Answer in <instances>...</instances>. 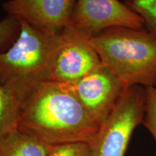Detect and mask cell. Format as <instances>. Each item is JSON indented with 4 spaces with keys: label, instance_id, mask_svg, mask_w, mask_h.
<instances>
[{
    "label": "cell",
    "instance_id": "6da1fadb",
    "mask_svg": "<svg viewBox=\"0 0 156 156\" xmlns=\"http://www.w3.org/2000/svg\"><path fill=\"white\" fill-rule=\"evenodd\" d=\"M100 125L91 118L70 84H41L20 116L17 130L50 146L93 141Z\"/></svg>",
    "mask_w": 156,
    "mask_h": 156
},
{
    "label": "cell",
    "instance_id": "7a4b0ae2",
    "mask_svg": "<svg viewBox=\"0 0 156 156\" xmlns=\"http://www.w3.org/2000/svg\"><path fill=\"white\" fill-rule=\"evenodd\" d=\"M20 20L21 29L16 41L0 53V83L22 112L39 85L50 80L63 31L48 34Z\"/></svg>",
    "mask_w": 156,
    "mask_h": 156
},
{
    "label": "cell",
    "instance_id": "3957f363",
    "mask_svg": "<svg viewBox=\"0 0 156 156\" xmlns=\"http://www.w3.org/2000/svg\"><path fill=\"white\" fill-rule=\"evenodd\" d=\"M103 65L129 87H156V36L145 28L116 27L90 38Z\"/></svg>",
    "mask_w": 156,
    "mask_h": 156
},
{
    "label": "cell",
    "instance_id": "277c9868",
    "mask_svg": "<svg viewBox=\"0 0 156 156\" xmlns=\"http://www.w3.org/2000/svg\"><path fill=\"white\" fill-rule=\"evenodd\" d=\"M146 87H129L89 145V156H124L134 130L143 122Z\"/></svg>",
    "mask_w": 156,
    "mask_h": 156
},
{
    "label": "cell",
    "instance_id": "5b68a950",
    "mask_svg": "<svg viewBox=\"0 0 156 156\" xmlns=\"http://www.w3.org/2000/svg\"><path fill=\"white\" fill-rule=\"evenodd\" d=\"M69 26L90 38L116 27L145 28L141 16L119 0H76Z\"/></svg>",
    "mask_w": 156,
    "mask_h": 156
},
{
    "label": "cell",
    "instance_id": "8992f818",
    "mask_svg": "<svg viewBox=\"0 0 156 156\" xmlns=\"http://www.w3.org/2000/svg\"><path fill=\"white\" fill-rule=\"evenodd\" d=\"M71 85L87 112L100 126L128 88L103 64Z\"/></svg>",
    "mask_w": 156,
    "mask_h": 156
},
{
    "label": "cell",
    "instance_id": "52a82bcc",
    "mask_svg": "<svg viewBox=\"0 0 156 156\" xmlns=\"http://www.w3.org/2000/svg\"><path fill=\"white\" fill-rule=\"evenodd\" d=\"M101 64L90 38L69 26L62 32L49 80L72 85Z\"/></svg>",
    "mask_w": 156,
    "mask_h": 156
},
{
    "label": "cell",
    "instance_id": "ba28073f",
    "mask_svg": "<svg viewBox=\"0 0 156 156\" xmlns=\"http://www.w3.org/2000/svg\"><path fill=\"white\" fill-rule=\"evenodd\" d=\"M75 3L76 0H9L2 8L40 30L58 34L69 26Z\"/></svg>",
    "mask_w": 156,
    "mask_h": 156
},
{
    "label": "cell",
    "instance_id": "9c48e42d",
    "mask_svg": "<svg viewBox=\"0 0 156 156\" xmlns=\"http://www.w3.org/2000/svg\"><path fill=\"white\" fill-rule=\"evenodd\" d=\"M52 147L17 129L0 141V156H48Z\"/></svg>",
    "mask_w": 156,
    "mask_h": 156
},
{
    "label": "cell",
    "instance_id": "30bf717a",
    "mask_svg": "<svg viewBox=\"0 0 156 156\" xmlns=\"http://www.w3.org/2000/svg\"><path fill=\"white\" fill-rule=\"evenodd\" d=\"M21 109L0 83V141L17 129Z\"/></svg>",
    "mask_w": 156,
    "mask_h": 156
},
{
    "label": "cell",
    "instance_id": "8fae6325",
    "mask_svg": "<svg viewBox=\"0 0 156 156\" xmlns=\"http://www.w3.org/2000/svg\"><path fill=\"white\" fill-rule=\"evenodd\" d=\"M125 4L141 16L145 28L156 36V0H126Z\"/></svg>",
    "mask_w": 156,
    "mask_h": 156
},
{
    "label": "cell",
    "instance_id": "7c38bea8",
    "mask_svg": "<svg viewBox=\"0 0 156 156\" xmlns=\"http://www.w3.org/2000/svg\"><path fill=\"white\" fill-rule=\"evenodd\" d=\"M21 29L20 20L7 15L0 20V53L5 51L14 44Z\"/></svg>",
    "mask_w": 156,
    "mask_h": 156
},
{
    "label": "cell",
    "instance_id": "4fadbf2b",
    "mask_svg": "<svg viewBox=\"0 0 156 156\" xmlns=\"http://www.w3.org/2000/svg\"><path fill=\"white\" fill-rule=\"evenodd\" d=\"M142 124L153 136L156 145V87H146L145 112Z\"/></svg>",
    "mask_w": 156,
    "mask_h": 156
},
{
    "label": "cell",
    "instance_id": "5bb4252c",
    "mask_svg": "<svg viewBox=\"0 0 156 156\" xmlns=\"http://www.w3.org/2000/svg\"><path fill=\"white\" fill-rule=\"evenodd\" d=\"M48 156H89V145L78 142L53 146Z\"/></svg>",
    "mask_w": 156,
    "mask_h": 156
}]
</instances>
